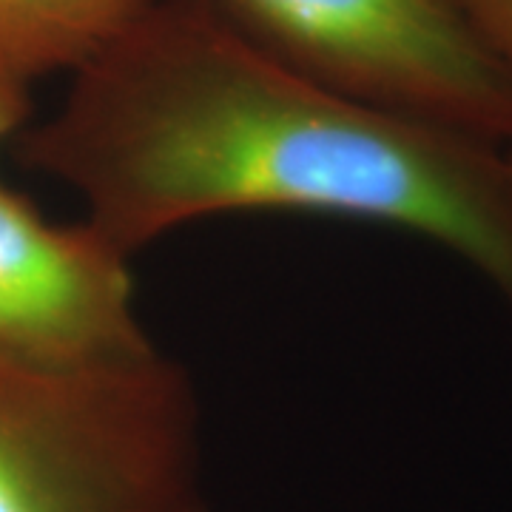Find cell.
I'll list each match as a JSON object with an SVG mask.
<instances>
[{
    "label": "cell",
    "mask_w": 512,
    "mask_h": 512,
    "mask_svg": "<svg viewBox=\"0 0 512 512\" xmlns=\"http://www.w3.org/2000/svg\"><path fill=\"white\" fill-rule=\"evenodd\" d=\"M20 157L128 256L228 211L379 222L456 254L512 313L507 148L336 92L208 3L154 0Z\"/></svg>",
    "instance_id": "obj_1"
},
{
    "label": "cell",
    "mask_w": 512,
    "mask_h": 512,
    "mask_svg": "<svg viewBox=\"0 0 512 512\" xmlns=\"http://www.w3.org/2000/svg\"><path fill=\"white\" fill-rule=\"evenodd\" d=\"M0 512H205L183 367L0 359Z\"/></svg>",
    "instance_id": "obj_2"
},
{
    "label": "cell",
    "mask_w": 512,
    "mask_h": 512,
    "mask_svg": "<svg viewBox=\"0 0 512 512\" xmlns=\"http://www.w3.org/2000/svg\"><path fill=\"white\" fill-rule=\"evenodd\" d=\"M336 92L512 146V80L453 0H220Z\"/></svg>",
    "instance_id": "obj_3"
},
{
    "label": "cell",
    "mask_w": 512,
    "mask_h": 512,
    "mask_svg": "<svg viewBox=\"0 0 512 512\" xmlns=\"http://www.w3.org/2000/svg\"><path fill=\"white\" fill-rule=\"evenodd\" d=\"M154 350L134 311L128 254L86 220H46L0 185V359L103 367Z\"/></svg>",
    "instance_id": "obj_4"
},
{
    "label": "cell",
    "mask_w": 512,
    "mask_h": 512,
    "mask_svg": "<svg viewBox=\"0 0 512 512\" xmlns=\"http://www.w3.org/2000/svg\"><path fill=\"white\" fill-rule=\"evenodd\" d=\"M154 0H0V74L29 86L77 72Z\"/></svg>",
    "instance_id": "obj_5"
},
{
    "label": "cell",
    "mask_w": 512,
    "mask_h": 512,
    "mask_svg": "<svg viewBox=\"0 0 512 512\" xmlns=\"http://www.w3.org/2000/svg\"><path fill=\"white\" fill-rule=\"evenodd\" d=\"M512 80V0H453Z\"/></svg>",
    "instance_id": "obj_6"
},
{
    "label": "cell",
    "mask_w": 512,
    "mask_h": 512,
    "mask_svg": "<svg viewBox=\"0 0 512 512\" xmlns=\"http://www.w3.org/2000/svg\"><path fill=\"white\" fill-rule=\"evenodd\" d=\"M26 114H29V86L0 74V143L23 128Z\"/></svg>",
    "instance_id": "obj_7"
},
{
    "label": "cell",
    "mask_w": 512,
    "mask_h": 512,
    "mask_svg": "<svg viewBox=\"0 0 512 512\" xmlns=\"http://www.w3.org/2000/svg\"><path fill=\"white\" fill-rule=\"evenodd\" d=\"M507 157H510V165H512V146H507Z\"/></svg>",
    "instance_id": "obj_8"
}]
</instances>
